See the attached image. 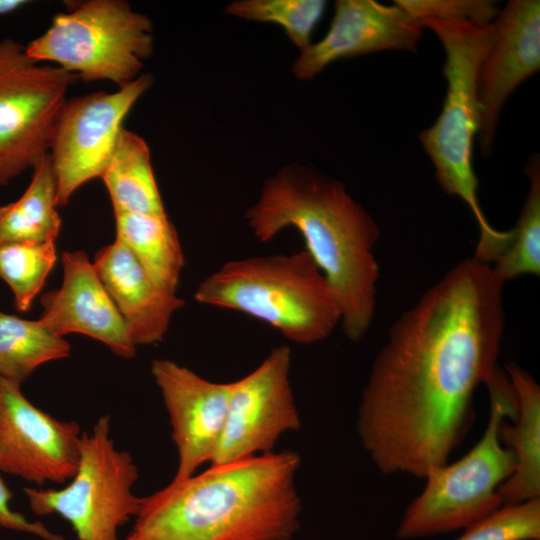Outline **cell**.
Wrapping results in <instances>:
<instances>
[{"label": "cell", "instance_id": "17", "mask_svg": "<svg viewBox=\"0 0 540 540\" xmlns=\"http://www.w3.org/2000/svg\"><path fill=\"white\" fill-rule=\"evenodd\" d=\"M95 269L137 345L162 341L184 300L159 287L119 239L97 252Z\"/></svg>", "mask_w": 540, "mask_h": 540}, {"label": "cell", "instance_id": "29", "mask_svg": "<svg viewBox=\"0 0 540 540\" xmlns=\"http://www.w3.org/2000/svg\"><path fill=\"white\" fill-rule=\"evenodd\" d=\"M26 4L24 0H0V15L14 12Z\"/></svg>", "mask_w": 540, "mask_h": 540}, {"label": "cell", "instance_id": "7", "mask_svg": "<svg viewBox=\"0 0 540 540\" xmlns=\"http://www.w3.org/2000/svg\"><path fill=\"white\" fill-rule=\"evenodd\" d=\"M153 45L151 21L126 1L89 0L56 14L25 50L84 82L109 80L122 88L141 75Z\"/></svg>", "mask_w": 540, "mask_h": 540}, {"label": "cell", "instance_id": "18", "mask_svg": "<svg viewBox=\"0 0 540 540\" xmlns=\"http://www.w3.org/2000/svg\"><path fill=\"white\" fill-rule=\"evenodd\" d=\"M505 372L517 400L516 415L500 426L502 444L512 451L516 467L498 490L502 505L540 499V387L526 370L509 362Z\"/></svg>", "mask_w": 540, "mask_h": 540}, {"label": "cell", "instance_id": "16", "mask_svg": "<svg viewBox=\"0 0 540 540\" xmlns=\"http://www.w3.org/2000/svg\"><path fill=\"white\" fill-rule=\"evenodd\" d=\"M61 258L63 283L60 289L41 297L40 322L57 336L87 335L107 345L114 354L133 358L136 345L87 254L63 252Z\"/></svg>", "mask_w": 540, "mask_h": 540}, {"label": "cell", "instance_id": "26", "mask_svg": "<svg viewBox=\"0 0 540 540\" xmlns=\"http://www.w3.org/2000/svg\"><path fill=\"white\" fill-rule=\"evenodd\" d=\"M455 540H540V499L502 505Z\"/></svg>", "mask_w": 540, "mask_h": 540}, {"label": "cell", "instance_id": "1", "mask_svg": "<svg viewBox=\"0 0 540 540\" xmlns=\"http://www.w3.org/2000/svg\"><path fill=\"white\" fill-rule=\"evenodd\" d=\"M504 283L459 262L391 326L362 390L357 432L385 475L418 478L448 462L474 418V393L498 367Z\"/></svg>", "mask_w": 540, "mask_h": 540}, {"label": "cell", "instance_id": "27", "mask_svg": "<svg viewBox=\"0 0 540 540\" xmlns=\"http://www.w3.org/2000/svg\"><path fill=\"white\" fill-rule=\"evenodd\" d=\"M421 23L426 19L468 20L481 24L493 22L499 10L487 0H396Z\"/></svg>", "mask_w": 540, "mask_h": 540}, {"label": "cell", "instance_id": "2", "mask_svg": "<svg viewBox=\"0 0 540 540\" xmlns=\"http://www.w3.org/2000/svg\"><path fill=\"white\" fill-rule=\"evenodd\" d=\"M299 466L293 451L269 452L172 480L142 497L125 540H290Z\"/></svg>", "mask_w": 540, "mask_h": 540}, {"label": "cell", "instance_id": "5", "mask_svg": "<svg viewBox=\"0 0 540 540\" xmlns=\"http://www.w3.org/2000/svg\"><path fill=\"white\" fill-rule=\"evenodd\" d=\"M194 298L260 320L299 344L326 339L341 321L335 295L306 250L228 261Z\"/></svg>", "mask_w": 540, "mask_h": 540}, {"label": "cell", "instance_id": "21", "mask_svg": "<svg viewBox=\"0 0 540 540\" xmlns=\"http://www.w3.org/2000/svg\"><path fill=\"white\" fill-rule=\"evenodd\" d=\"M57 206V181L48 153L33 167L23 195L0 206V244L55 242L61 228Z\"/></svg>", "mask_w": 540, "mask_h": 540}, {"label": "cell", "instance_id": "13", "mask_svg": "<svg viewBox=\"0 0 540 540\" xmlns=\"http://www.w3.org/2000/svg\"><path fill=\"white\" fill-rule=\"evenodd\" d=\"M493 26V39L477 75V140L483 157L490 153L506 100L540 68L539 0L509 1Z\"/></svg>", "mask_w": 540, "mask_h": 540}, {"label": "cell", "instance_id": "15", "mask_svg": "<svg viewBox=\"0 0 540 540\" xmlns=\"http://www.w3.org/2000/svg\"><path fill=\"white\" fill-rule=\"evenodd\" d=\"M423 28L397 1L338 0L328 32L300 52L292 72L307 80L341 59L386 50L417 52Z\"/></svg>", "mask_w": 540, "mask_h": 540}, {"label": "cell", "instance_id": "28", "mask_svg": "<svg viewBox=\"0 0 540 540\" xmlns=\"http://www.w3.org/2000/svg\"><path fill=\"white\" fill-rule=\"evenodd\" d=\"M12 493L0 477V526L31 533L43 540H65L61 535L51 532L41 522L28 521L21 513L14 512L9 507Z\"/></svg>", "mask_w": 540, "mask_h": 540}, {"label": "cell", "instance_id": "9", "mask_svg": "<svg viewBox=\"0 0 540 540\" xmlns=\"http://www.w3.org/2000/svg\"><path fill=\"white\" fill-rule=\"evenodd\" d=\"M77 80L29 57L23 44L0 41V187L49 153L67 90Z\"/></svg>", "mask_w": 540, "mask_h": 540}, {"label": "cell", "instance_id": "24", "mask_svg": "<svg viewBox=\"0 0 540 540\" xmlns=\"http://www.w3.org/2000/svg\"><path fill=\"white\" fill-rule=\"evenodd\" d=\"M56 259L54 241L0 244V278L13 291L18 311L30 309Z\"/></svg>", "mask_w": 540, "mask_h": 540}, {"label": "cell", "instance_id": "3", "mask_svg": "<svg viewBox=\"0 0 540 540\" xmlns=\"http://www.w3.org/2000/svg\"><path fill=\"white\" fill-rule=\"evenodd\" d=\"M246 221L260 242L285 229L302 236L306 251L328 281L345 336L359 341L374 318L380 231L344 184L305 167L288 166L267 179Z\"/></svg>", "mask_w": 540, "mask_h": 540}, {"label": "cell", "instance_id": "14", "mask_svg": "<svg viewBox=\"0 0 540 540\" xmlns=\"http://www.w3.org/2000/svg\"><path fill=\"white\" fill-rule=\"evenodd\" d=\"M154 377L169 415L178 463L172 480H183L211 463L228 407L231 382H213L170 359H155Z\"/></svg>", "mask_w": 540, "mask_h": 540}, {"label": "cell", "instance_id": "4", "mask_svg": "<svg viewBox=\"0 0 540 540\" xmlns=\"http://www.w3.org/2000/svg\"><path fill=\"white\" fill-rule=\"evenodd\" d=\"M422 25L436 34L444 48L447 90L437 120L420 133L419 140L442 190L460 198L475 217L479 238L473 257L491 263L506 247L510 231L491 226L481 209L473 146L479 128L477 75L493 39V22L426 19Z\"/></svg>", "mask_w": 540, "mask_h": 540}, {"label": "cell", "instance_id": "25", "mask_svg": "<svg viewBox=\"0 0 540 540\" xmlns=\"http://www.w3.org/2000/svg\"><path fill=\"white\" fill-rule=\"evenodd\" d=\"M323 0H239L226 7V13L246 20L279 25L300 52L311 43V35L321 19Z\"/></svg>", "mask_w": 540, "mask_h": 540}, {"label": "cell", "instance_id": "19", "mask_svg": "<svg viewBox=\"0 0 540 540\" xmlns=\"http://www.w3.org/2000/svg\"><path fill=\"white\" fill-rule=\"evenodd\" d=\"M101 178L114 213L166 214L151 165L150 149L138 134L121 129Z\"/></svg>", "mask_w": 540, "mask_h": 540}, {"label": "cell", "instance_id": "11", "mask_svg": "<svg viewBox=\"0 0 540 540\" xmlns=\"http://www.w3.org/2000/svg\"><path fill=\"white\" fill-rule=\"evenodd\" d=\"M291 350L282 345L249 374L231 382L223 431L210 464L273 452L301 422L290 385Z\"/></svg>", "mask_w": 540, "mask_h": 540}, {"label": "cell", "instance_id": "22", "mask_svg": "<svg viewBox=\"0 0 540 540\" xmlns=\"http://www.w3.org/2000/svg\"><path fill=\"white\" fill-rule=\"evenodd\" d=\"M70 344L37 321L0 312V374L24 381L39 366L69 357Z\"/></svg>", "mask_w": 540, "mask_h": 540}, {"label": "cell", "instance_id": "8", "mask_svg": "<svg viewBox=\"0 0 540 540\" xmlns=\"http://www.w3.org/2000/svg\"><path fill=\"white\" fill-rule=\"evenodd\" d=\"M138 468L130 453L118 450L110 435V416L82 432L76 474L61 489L25 488L31 510L56 513L68 521L77 540H120L121 526L135 517L142 497L132 489Z\"/></svg>", "mask_w": 540, "mask_h": 540}, {"label": "cell", "instance_id": "12", "mask_svg": "<svg viewBox=\"0 0 540 540\" xmlns=\"http://www.w3.org/2000/svg\"><path fill=\"white\" fill-rule=\"evenodd\" d=\"M20 385L0 374V470L38 486L63 484L79 466L80 426L33 405Z\"/></svg>", "mask_w": 540, "mask_h": 540}, {"label": "cell", "instance_id": "23", "mask_svg": "<svg viewBox=\"0 0 540 540\" xmlns=\"http://www.w3.org/2000/svg\"><path fill=\"white\" fill-rule=\"evenodd\" d=\"M529 179V191L519 219L510 230L505 250L491 267L503 282L522 275L540 274V161L532 155L524 170Z\"/></svg>", "mask_w": 540, "mask_h": 540}, {"label": "cell", "instance_id": "10", "mask_svg": "<svg viewBox=\"0 0 540 540\" xmlns=\"http://www.w3.org/2000/svg\"><path fill=\"white\" fill-rule=\"evenodd\" d=\"M152 83L150 74H141L113 93L97 91L66 99L49 148L58 206L66 205L84 183L102 176L125 117Z\"/></svg>", "mask_w": 540, "mask_h": 540}, {"label": "cell", "instance_id": "6", "mask_svg": "<svg viewBox=\"0 0 540 540\" xmlns=\"http://www.w3.org/2000/svg\"><path fill=\"white\" fill-rule=\"evenodd\" d=\"M489 420L479 441L459 460L432 468L425 486L404 511L396 535L416 539L472 525L502 506L500 486L512 475L516 458L499 437L503 421L517 412L512 384L497 367L484 383Z\"/></svg>", "mask_w": 540, "mask_h": 540}, {"label": "cell", "instance_id": "20", "mask_svg": "<svg viewBox=\"0 0 540 540\" xmlns=\"http://www.w3.org/2000/svg\"><path fill=\"white\" fill-rule=\"evenodd\" d=\"M114 214L116 238L131 250L159 287L176 293L185 260L177 231L167 215Z\"/></svg>", "mask_w": 540, "mask_h": 540}]
</instances>
